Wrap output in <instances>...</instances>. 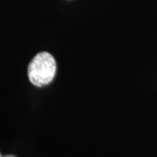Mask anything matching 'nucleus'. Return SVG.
Returning <instances> with one entry per match:
<instances>
[{
  "mask_svg": "<svg viewBox=\"0 0 157 157\" xmlns=\"http://www.w3.org/2000/svg\"><path fill=\"white\" fill-rule=\"evenodd\" d=\"M57 65L54 58L49 52L38 53L28 66V78L37 86H43L52 81L56 74Z\"/></svg>",
  "mask_w": 157,
  "mask_h": 157,
  "instance_id": "1",
  "label": "nucleus"
},
{
  "mask_svg": "<svg viewBox=\"0 0 157 157\" xmlns=\"http://www.w3.org/2000/svg\"><path fill=\"white\" fill-rule=\"evenodd\" d=\"M3 157H17V156H15V155H4Z\"/></svg>",
  "mask_w": 157,
  "mask_h": 157,
  "instance_id": "2",
  "label": "nucleus"
},
{
  "mask_svg": "<svg viewBox=\"0 0 157 157\" xmlns=\"http://www.w3.org/2000/svg\"><path fill=\"white\" fill-rule=\"evenodd\" d=\"M0 157H3V155H1V154H0Z\"/></svg>",
  "mask_w": 157,
  "mask_h": 157,
  "instance_id": "3",
  "label": "nucleus"
}]
</instances>
